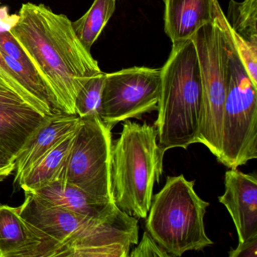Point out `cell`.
Wrapping results in <instances>:
<instances>
[{"label":"cell","mask_w":257,"mask_h":257,"mask_svg":"<svg viewBox=\"0 0 257 257\" xmlns=\"http://www.w3.org/2000/svg\"><path fill=\"white\" fill-rule=\"evenodd\" d=\"M115 3L116 0H94L83 16L72 22L78 39L88 52L113 15Z\"/></svg>","instance_id":"cell-19"},{"label":"cell","mask_w":257,"mask_h":257,"mask_svg":"<svg viewBox=\"0 0 257 257\" xmlns=\"http://www.w3.org/2000/svg\"><path fill=\"white\" fill-rule=\"evenodd\" d=\"M3 1H4V0H3Z\"/></svg>","instance_id":"cell-27"},{"label":"cell","mask_w":257,"mask_h":257,"mask_svg":"<svg viewBox=\"0 0 257 257\" xmlns=\"http://www.w3.org/2000/svg\"><path fill=\"white\" fill-rule=\"evenodd\" d=\"M135 248L129 252L132 257H171L166 251L164 250L151 237L147 231H145L142 240L137 243Z\"/></svg>","instance_id":"cell-22"},{"label":"cell","mask_w":257,"mask_h":257,"mask_svg":"<svg viewBox=\"0 0 257 257\" xmlns=\"http://www.w3.org/2000/svg\"><path fill=\"white\" fill-rule=\"evenodd\" d=\"M3 0H0V4H2Z\"/></svg>","instance_id":"cell-26"},{"label":"cell","mask_w":257,"mask_h":257,"mask_svg":"<svg viewBox=\"0 0 257 257\" xmlns=\"http://www.w3.org/2000/svg\"><path fill=\"white\" fill-rule=\"evenodd\" d=\"M45 117L29 105H0V147L16 159Z\"/></svg>","instance_id":"cell-16"},{"label":"cell","mask_w":257,"mask_h":257,"mask_svg":"<svg viewBox=\"0 0 257 257\" xmlns=\"http://www.w3.org/2000/svg\"><path fill=\"white\" fill-rule=\"evenodd\" d=\"M202 110V83L193 40L174 43L161 72L155 127L163 153L197 144Z\"/></svg>","instance_id":"cell-2"},{"label":"cell","mask_w":257,"mask_h":257,"mask_svg":"<svg viewBox=\"0 0 257 257\" xmlns=\"http://www.w3.org/2000/svg\"><path fill=\"white\" fill-rule=\"evenodd\" d=\"M230 257H256L257 237L239 243L237 247L230 249L228 252Z\"/></svg>","instance_id":"cell-24"},{"label":"cell","mask_w":257,"mask_h":257,"mask_svg":"<svg viewBox=\"0 0 257 257\" xmlns=\"http://www.w3.org/2000/svg\"><path fill=\"white\" fill-rule=\"evenodd\" d=\"M80 121L79 115L64 112L46 115L16 156L15 183L61 141L74 134Z\"/></svg>","instance_id":"cell-12"},{"label":"cell","mask_w":257,"mask_h":257,"mask_svg":"<svg viewBox=\"0 0 257 257\" xmlns=\"http://www.w3.org/2000/svg\"><path fill=\"white\" fill-rule=\"evenodd\" d=\"M195 183L183 174L169 176L152 199L147 231L171 257L202 250L213 244L204 228V216L210 203L198 196L194 189Z\"/></svg>","instance_id":"cell-4"},{"label":"cell","mask_w":257,"mask_h":257,"mask_svg":"<svg viewBox=\"0 0 257 257\" xmlns=\"http://www.w3.org/2000/svg\"><path fill=\"white\" fill-rule=\"evenodd\" d=\"M75 133L61 141L22 176L18 183L25 192H34L60 180L68 160Z\"/></svg>","instance_id":"cell-18"},{"label":"cell","mask_w":257,"mask_h":257,"mask_svg":"<svg viewBox=\"0 0 257 257\" xmlns=\"http://www.w3.org/2000/svg\"><path fill=\"white\" fill-rule=\"evenodd\" d=\"M225 16L240 61L252 68L257 64V0H231Z\"/></svg>","instance_id":"cell-15"},{"label":"cell","mask_w":257,"mask_h":257,"mask_svg":"<svg viewBox=\"0 0 257 257\" xmlns=\"http://www.w3.org/2000/svg\"><path fill=\"white\" fill-rule=\"evenodd\" d=\"M18 209L40 240L39 257L62 256L70 245L101 219L51 205L32 192H25V201Z\"/></svg>","instance_id":"cell-9"},{"label":"cell","mask_w":257,"mask_h":257,"mask_svg":"<svg viewBox=\"0 0 257 257\" xmlns=\"http://www.w3.org/2000/svg\"><path fill=\"white\" fill-rule=\"evenodd\" d=\"M199 61L202 110L198 143L218 159L222 140V115L226 95L228 31L219 4L214 18L192 37Z\"/></svg>","instance_id":"cell-5"},{"label":"cell","mask_w":257,"mask_h":257,"mask_svg":"<svg viewBox=\"0 0 257 257\" xmlns=\"http://www.w3.org/2000/svg\"><path fill=\"white\" fill-rule=\"evenodd\" d=\"M228 31L226 95L217 161L234 169L257 158V87L239 58L228 26Z\"/></svg>","instance_id":"cell-6"},{"label":"cell","mask_w":257,"mask_h":257,"mask_svg":"<svg viewBox=\"0 0 257 257\" xmlns=\"http://www.w3.org/2000/svg\"><path fill=\"white\" fill-rule=\"evenodd\" d=\"M218 0H165V31L174 43L190 40L214 18Z\"/></svg>","instance_id":"cell-13"},{"label":"cell","mask_w":257,"mask_h":257,"mask_svg":"<svg viewBox=\"0 0 257 257\" xmlns=\"http://www.w3.org/2000/svg\"><path fill=\"white\" fill-rule=\"evenodd\" d=\"M28 105L16 91L0 79V105Z\"/></svg>","instance_id":"cell-23"},{"label":"cell","mask_w":257,"mask_h":257,"mask_svg":"<svg viewBox=\"0 0 257 257\" xmlns=\"http://www.w3.org/2000/svg\"><path fill=\"white\" fill-rule=\"evenodd\" d=\"M219 201L226 207L238 236L239 243L257 237V177L229 168L225 174V192Z\"/></svg>","instance_id":"cell-11"},{"label":"cell","mask_w":257,"mask_h":257,"mask_svg":"<svg viewBox=\"0 0 257 257\" xmlns=\"http://www.w3.org/2000/svg\"><path fill=\"white\" fill-rule=\"evenodd\" d=\"M138 237V218L117 207L110 214L95 221L62 256L127 257Z\"/></svg>","instance_id":"cell-10"},{"label":"cell","mask_w":257,"mask_h":257,"mask_svg":"<svg viewBox=\"0 0 257 257\" xmlns=\"http://www.w3.org/2000/svg\"><path fill=\"white\" fill-rule=\"evenodd\" d=\"M111 131L98 115L81 118L60 180L97 198L113 201L111 189Z\"/></svg>","instance_id":"cell-7"},{"label":"cell","mask_w":257,"mask_h":257,"mask_svg":"<svg viewBox=\"0 0 257 257\" xmlns=\"http://www.w3.org/2000/svg\"><path fill=\"white\" fill-rule=\"evenodd\" d=\"M40 246L18 207L0 204V257H39Z\"/></svg>","instance_id":"cell-17"},{"label":"cell","mask_w":257,"mask_h":257,"mask_svg":"<svg viewBox=\"0 0 257 257\" xmlns=\"http://www.w3.org/2000/svg\"><path fill=\"white\" fill-rule=\"evenodd\" d=\"M105 79L106 73L101 72L90 79L79 91L75 102V109L80 118L100 115Z\"/></svg>","instance_id":"cell-20"},{"label":"cell","mask_w":257,"mask_h":257,"mask_svg":"<svg viewBox=\"0 0 257 257\" xmlns=\"http://www.w3.org/2000/svg\"><path fill=\"white\" fill-rule=\"evenodd\" d=\"M157 138L154 125L126 120L119 138L112 141V200L120 210L136 218H147L155 183H159L163 171L165 153Z\"/></svg>","instance_id":"cell-3"},{"label":"cell","mask_w":257,"mask_h":257,"mask_svg":"<svg viewBox=\"0 0 257 257\" xmlns=\"http://www.w3.org/2000/svg\"><path fill=\"white\" fill-rule=\"evenodd\" d=\"M162 68L135 67L106 73L100 116L112 130L118 123L157 110Z\"/></svg>","instance_id":"cell-8"},{"label":"cell","mask_w":257,"mask_h":257,"mask_svg":"<svg viewBox=\"0 0 257 257\" xmlns=\"http://www.w3.org/2000/svg\"><path fill=\"white\" fill-rule=\"evenodd\" d=\"M16 169V159L0 147V181L11 175Z\"/></svg>","instance_id":"cell-25"},{"label":"cell","mask_w":257,"mask_h":257,"mask_svg":"<svg viewBox=\"0 0 257 257\" xmlns=\"http://www.w3.org/2000/svg\"><path fill=\"white\" fill-rule=\"evenodd\" d=\"M0 79H3L7 85H9L13 91H16L30 106L37 110L35 102L33 100L31 94L25 88L20 78L9 67L1 52H0Z\"/></svg>","instance_id":"cell-21"},{"label":"cell","mask_w":257,"mask_h":257,"mask_svg":"<svg viewBox=\"0 0 257 257\" xmlns=\"http://www.w3.org/2000/svg\"><path fill=\"white\" fill-rule=\"evenodd\" d=\"M32 193L51 205L97 219L105 217L117 207L113 201L97 198L62 180H57Z\"/></svg>","instance_id":"cell-14"},{"label":"cell","mask_w":257,"mask_h":257,"mask_svg":"<svg viewBox=\"0 0 257 257\" xmlns=\"http://www.w3.org/2000/svg\"><path fill=\"white\" fill-rule=\"evenodd\" d=\"M17 40L61 112L76 115L75 102L84 85L101 73L98 63L81 43L72 22L43 4H22L8 16Z\"/></svg>","instance_id":"cell-1"}]
</instances>
